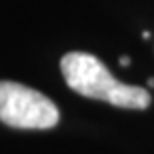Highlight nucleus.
Instances as JSON below:
<instances>
[{
	"mask_svg": "<svg viewBox=\"0 0 154 154\" xmlns=\"http://www.w3.org/2000/svg\"><path fill=\"white\" fill-rule=\"evenodd\" d=\"M66 84L86 98L102 100L118 108L144 110L150 106V92L116 80L96 56L86 52H68L60 60Z\"/></svg>",
	"mask_w": 154,
	"mask_h": 154,
	"instance_id": "nucleus-1",
	"label": "nucleus"
},
{
	"mask_svg": "<svg viewBox=\"0 0 154 154\" xmlns=\"http://www.w3.org/2000/svg\"><path fill=\"white\" fill-rule=\"evenodd\" d=\"M56 104L42 92L18 82H0V122L14 128H52L58 124Z\"/></svg>",
	"mask_w": 154,
	"mask_h": 154,
	"instance_id": "nucleus-2",
	"label": "nucleus"
},
{
	"mask_svg": "<svg viewBox=\"0 0 154 154\" xmlns=\"http://www.w3.org/2000/svg\"><path fill=\"white\" fill-rule=\"evenodd\" d=\"M120 64H122V66H128V64H130L128 56H122V58H120Z\"/></svg>",
	"mask_w": 154,
	"mask_h": 154,
	"instance_id": "nucleus-3",
	"label": "nucleus"
},
{
	"mask_svg": "<svg viewBox=\"0 0 154 154\" xmlns=\"http://www.w3.org/2000/svg\"><path fill=\"white\" fill-rule=\"evenodd\" d=\"M148 84H150V86H154V78H150V80H148Z\"/></svg>",
	"mask_w": 154,
	"mask_h": 154,
	"instance_id": "nucleus-4",
	"label": "nucleus"
}]
</instances>
